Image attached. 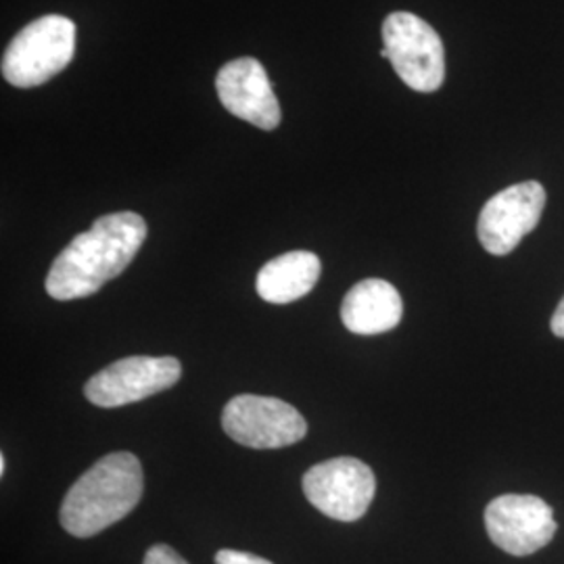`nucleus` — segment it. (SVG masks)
<instances>
[{
  "label": "nucleus",
  "mask_w": 564,
  "mask_h": 564,
  "mask_svg": "<svg viewBox=\"0 0 564 564\" xmlns=\"http://www.w3.org/2000/svg\"><path fill=\"white\" fill-rule=\"evenodd\" d=\"M144 239L147 223L139 214L101 216L55 258L46 276V293L57 302L95 295L132 263Z\"/></svg>",
  "instance_id": "nucleus-1"
},
{
  "label": "nucleus",
  "mask_w": 564,
  "mask_h": 564,
  "mask_svg": "<svg viewBox=\"0 0 564 564\" xmlns=\"http://www.w3.org/2000/svg\"><path fill=\"white\" fill-rule=\"evenodd\" d=\"M181 375V362L172 356H130L97 372L84 387V395L99 408H120L174 387Z\"/></svg>",
  "instance_id": "nucleus-7"
},
{
  "label": "nucleus",
  "mask_w": 564,
  "mask_h": 564,
  "mask_svg": "<svg viewBox=\"0 0 564 564\" xmlns=\"http://www.w3.org/2000/svg\"><path fill=\"white\" fill-rule=\"evenodd\" d=\"M141 460L130 452H113L93 464L69 487L59 521L74 538H93L118 523L141 502Z\"/></svg>",
  "instance_id": "nucleus-2"
},
{
  "label": "nucleus",
  "mask_w": 564,
  "mask_h": 564,
  "mask_svg": "<svg viewBox=\"0 0 564 564\" xmlns=\"http://www.w3.org/2000/svg\"><path fill=\"white\" fill-rule=\"evenodd\" d=\"M76 55V23L63 15H44L28 23L2 55V78L15 88L42 86Z\"/></svg>",
  "instance_id": "nucleus-3"
},
{
  "label": "nucleus",
  "mask_w": 564,
  "mask_h": 564,
  "mask_svg": "<svg viewBox=\"0 0 564 564\" xmlns=\"http://www.w3.org/2000/svg\"><path fill=\"white\" fill-rule=\"evenodd\" d=\"M403 303L398 289L381 279H366L349 289L341 303V321L354 335H381L402 321Z\"/></svg>",
  "instance_id": "nucleus-11"
},
{
  "label": "nucleus",
  "mask_w": 564,
  "mask_h": 564,
  "mask_svg": "<svg viewBox=\"0 0 564 564\" xmlns=\"http://www.w3.org/2000/svg\"><path fill=\"white\" fill-rule=\"evenodd\" d=\"M216 564H272L262 556L239 552V550H220L216 554Z\"/></svg>",
  "instance_id": "nucleus-14"
},
{
  "label": "nucleus",
  "mask_w": 564,
  "mask_h": 564,
  "mask_svg": "<svg viewBox=\"0 0 564 564\" xmlns=\"http://www.w3.org/2000/svg\"><path fill=\"white\" fill-rule=\"evenodd\" d=\"M545 209V188L535 181L512 184L485 203L477 235L491 256L512 253L535 230Z\"/></svg>",
  "instance_id": "nucleus-9"
},
{
  "label": "nucleus",
  "mask_w": 564,
  "mask_h": 564,
  "mask_svg": "<svg viewBox=\"0 0 564 564\" xmlns=\"http://www.w3.org/2000/svg\"><path fill=\"white\" fill-rule=\"evenodd\" d=\"M216 90L220 102L235 118L265 132L281 126V105L260 61L241 57L226 63L218 72Z\"/></svg>",
  "instance_id": "nucleus-10"
},
{
  "label": "nucleus",
  "mask_w": 564,
  "mask_h": 564,
  "mask_svg": "<svg viewBox=\"0 0 564 564\" xmlns=\"http://www.w3.org/2000/svg\"><path fill=\"white\" fill-rule=\"evenodd\" d=\"M4 468H7V458H4V454L0 456V475H4Z\"/></svg>",
  "instance_id": "nucleus-16"
},
{
  "label": "nucleus",
  "mask_w": 564,
  "mask_h": 564,
  "mask_svg": "<svg viewBox=\"0 0 564 564\" xmlns=\"http://www.w3.org/2000/svg\"><path fill=\"white\" fill-rule=\"evenodd\" d=\"M375 491L377 479L372 468L351 456L316 464L303 475L307 502L341 523L360 521L372 505Z\"/></svg>",
  "instance_id": "nucleus-5"
},
{
  "label": "nucleus",
  "mask_w": 564,
  "mask_h": 564,
  "mask_svg": "<svg viewBox=\"0 0 564 564\" xmlns=\"http://www.w3.org/2000/svg\"><path fill=\"white\" fill-rule=\"evenodd\" d=\"M142 564H188L176 550H172L170 545L158 544L149 547L144 563Z\"/></svg>",
  "instance_id": "nucleus-13"
},
{
  "label": "nucleus",
  "mask_w": 564,
  "mask_h": 564,
  "mask_svg": "<svg viewBox=\"0 0 564 564\" xmlns=\"http://www.w3.org/2000/svg\"><path fill=\"white\" fill-rule=\"evenodd\" d=\"M552 333L556 335V337H561L564 339V297L558 303V307H556V312H554V316H552Z\"/></svg>",
  "instance_id": "nucleus-15"
},
{
  "label": "nucleus",
  "mask_w": 564,
  "mask_h": 564,
  "mask_svg": "<svg viewBox=\"0 0 564 564\" xmlns=\"http://www.w3.org/2000/svg\"><path fill=\"white\" fill-rule=\"evenodd\" d=\"M485 529L506 554L529 556L554 540L558 523L542 498L506 494L485 508Z\"/></svg>",
  "instance_id": "nucleus-8"
},
{
  "label": "nucleus",
  "mask_w": 564,
  "mask_h": 564,
  "mask_svg": "<svg viewBox=\"0 0 564 564\" xmlns=\"http://www.w3.org/2000/svg\"><path fill=\"white\" fill-rule=\"evenodd\" d=\"M321 272L323 263L316 253L289 251L263 265L256 289L263 302L276 305L297 302L316 286Z\"/></svg>",
  "instance_id": "nucleus-12"
},
{
  "label": "nucleus",
  "mask_w": 564,
  "mask_h": 564,
  "mask_svg": "<svg viewBox=\"0 0 564 564\" xmlns=\"http://www.w3.org/2000/svg\"><path fill=\"white\" fill-rule=\"evenodd\" d=\"M387 59L403 84L416 93H435L445 80V48L440 34L414 13L395 11L383 21Z\"/></svg>",
  "instance_id": "nucleus-4"
},
{
  "label": "nucleus",
  "mask_w": 564,
  "mask_h": 564,
  "mask_svg": "<svg viewBox=\"0 0 564 564\" xmlns=\"http://www.w3.org/2000/svg\"><path fill=\"white\" fill-rule=\"evenodd\" d=\"M223 429L230 440L245 447L279 449L302 442L307 423L291 403L245 393L226 403Z\"/></svg>",
  "instance_id": "nucleus-6"
}]
</instances>
